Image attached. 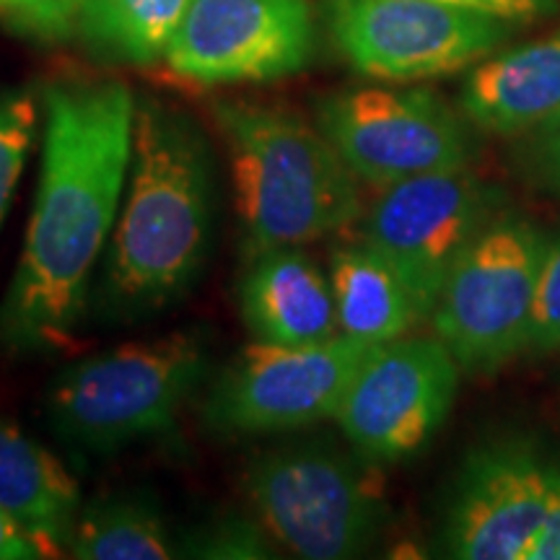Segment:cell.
Returning <instances> with one entry per match:
<instances>
[{"mask_svg": "<svg viewBox=\"0 0 560 560\" xmlns=\"http://www.w3.org/2000/svg\"><path fill=\"white\" fill-rule=\"evenodd\" d=\"M136 96L122 81H62L45 89L37 200L11 289L0 346L13 353L66 348L89 304L120 213Z\"/></svg>", "mask_w": 560, "mask_h": 560, "instance_id": "6da1fadb", "label": "cell"}, {"mask_svg": "<svg viewBox=\"0 0 560 560\" xmlns=\"http://www.w3.org/2000/svg\"><path fill=\"white\" fill-rule=\"evenodd\" d=\"M213 221L208 138L185 112L136 102L128 179L102 260V310L112 319H143L177 304L206 268Z\"/></svg>", "mask_w": 560, "mask_h": 560, "instance_id": "7a4b0ae2", "label": "cell"}, {"mask_svg": "<svg viewBox=\"0 0 560 560\" xmlns=\"http://www.w3.org/2000/svg\"><path fill=\"white\" fill-rule=\"evenodd\" d=\"M213 117L229 149L247 257L325 240L359 219V177L319 128L252 102H219Z\"/></svg>", "mask_w": 560, "mask_h": 560, "instance_id": "3957f363", "label": "cell"}, {"mask_svg": "<svg viewBox=\"0 0 560 560\" xmlns=\"http://www.w3.org/2000/svg\"><path fill=\"white\" fill-rule=\"evenodd\" d=\"M244 493L272 540L306 560L359 558L389 520L374 462L322 439L257 454Z\"/></svg>", "mask_w": 560, "mask_h": 560, "instance_id": "277c9868", "label": "cell"}, {"mask_svg": "<svg viewBox=\"0 0 560 560\" xmlns=\"http://www.w3.org/2000/svg\"><path fill=\"white\" fill-rule=\"evenodd\" d=\"M208 371L195 332H170L73 363L52 382V431L86 454L120 452L170 431Z\"/></svg>", "mask_w": 560, "mask_h": 560, "instance_id": "5b68a950", "label": "cell"}, {"mask_svg": "<svg viewBox=\"0 0 560 560\" xmlns=\"http://www.w3.org/2000/svg\"><path fill=\"white\" fill-rule=\"evenodd\" d=\"M545 244L535 223L503 215L490 221L454 265L431 322L462 371H495L529 348Z\"/></svg>", "mask_w": 560, "mask_h": 560, "instance_id": "8992f818", "label": "cell"}, {"mask_svg": "<svg viewBox=\"0 0 560 560\" xmlns=\"http://www.w3.org/2000/svg\"><path fill=\"white\" fill-rule=\"evenodd\" d=\"M374 342L348 335L314 346L244 348L208 389L202 418L223 436L296 431L335 418Z\"/></svg>", "mask_w": 560, "mask_h": 560, "instance_id": "52a82bcc", "label": "cell"}, {"mask_svg": "<svg viewBox=\"0 0 560 560\" xmlns=\"http://www.w3.org/2000/svg\"><path fill=\"white\" fill-rule=\"evenodd\" d=\"M317 128L361 182L384 190L423 174L467 170L472 140L444 100L423 89H355L327 96Z\"/></svg>", "mask_w": 560, "mask_h": 560, "instance_id": "ba28073f", "label": "cell"}, {"mask_svg": "<svg viewBox=\"0 0 560 560\" xmlns=\"http://www.w3.org/2000/svg\"><path fill=\"white\" fill-rule=\"evenodd\" d=\"M327 16L350 66L397 83L457 73L509 37V21L444 0H330Z\"/></svg>", "mask_w": 560, "mask_h": 560, "instance_id": "9c48e42d", "label": "cell"}, {"mask_svg": "<svg viewBox=\"0 0 560 560\" xmlns=\"http://www.w3.org/2000/svg\"><path fill=\"white\" fill-rule=\"evenodd\" d=\"M499 192L467 170L423 174L384 187L363 223V242L400 272L429 319L446 278L495 219Z\"/></svg>", "mask_w": 560, "mask_h": 560, "instance_id": "30bf717a", "label": "cell"}, {"mask_svg": "<svg viewBox=\"0 0 560 560\" xmlns=\"http://www.w3.org/2000/svg\"><path fill=\"white\" fill-rule=\"evenodd\" d=\"M459 371L441 338L380 342L335 412L342 436L374 465L412 457L452 412Z\"/></svg>", "mask_w": 560, "mask_h": 560, "instance_id": "8fae6325", "label": "cell"}, {"mask_svg": "<svg viewBox=\"0 0 560 560\" xmlns=\"http://www.w3.org/2000/svg\"><path fill=\"white\" fill-rule=\"evenodd\" d=\"M312 55L310 0H192L164 60L179 79L215 86L285 79Z\"/></svg>", "mask_w": 560, "mask_h": 560, "instance_id": "7c38bea8", "label": "cell"}, {"mask_svg": "<svg viewBox=\"0 0 560 560\" xmlns=\"http://www.w3.org/2000/svg\"><path fill=\"white\" fill-rule=\"evenodd\" d=\"M550 457L511 436L467 457L446 511L444 545L462 560H524L548 501Z\"/></svg>", "mask_w": 560, "mask_h": 560, "instance_id": "4fadbf2b", "label": "cell"}, {"mask_svg": "<svg viewBox=\"0 0 560 560\" xmlns=\"http://www.w3.org/2000/svg\"><path fill=\"white\" fill-rule=\"evenodd\" d=\"M240 314L252 338L268 346H314L342 335L330 276L299 247L247 257Z\"/></svg>", "mask_w": 560, "mask_h": 560, "instance_id": "5bb4252c", "label": "cell"}, {"mask_svg": "<svg viewBox=\"0 0 560 560\" xmlns=\"http://www.w3.org/2000/svg\"><path fill=\"white\" fill-rule=\"evenodd\" d=\"M462 109L495 136H522L560 120V32L480 62Z\"/></svg>", "mask_w": 560, "mask_h": 560, "instance_id": "9a60e30c", "label": "cell"}, {"mask_svg": "<svg viewBox=\"0 0 560 560\" xmlns=\"http://www.w3.org/2000/svg\"><path fill=\"white\" fill-rule=\"evenodd\" d=\"M0 506L60 556L81 514L79 482L62 462L0 416Z\"/></svg>", "mask_w": 560, "mask_h": 560, "instance_id": "2e32d148", "label": "cell"}, {"mask_svg": "<svg viewBox=\"0 0 560 560\" xmlns=\"http://www.w3.org/2000/svg\"><path fill=\"white\" fill-rule=\"evenodd\" d=\"M330 285L340 332L348 338L380 346L425 319L400 272L366 242L332 252Z\"/></svg>", "mask_w": 560, "mask_h": 560, "instance_id": "e0dca14e", "label": "cell"}, {"mask_svg": "<svg viewBox=\"0 0 560 560\" xmlns=\"http://www.w3.org/2000/svg\"><path fill=\"white\" fill-rule=\"evenodd\" d=\"M192 0H89L81 34L96 55L149 66L164 58Z\"/></svg>", "mask_w": 560, "mask_h": 560, "instance_id": "ac0fdd59", "label": "cell"}, {"mask_svg": "<svg viewBox=\"0 0 560 560\" xmlns=\"http://www.w3.org/2000/svg\"><path fill=\"white\" fill-rule=\"evenodd\" d=\"M68 552L79 560H170L177 556L161 514L138 495H107L83 506Z\"/></svg>", "mask_w": 560, "mask_h": 560, "instance_id": "d6986e66", "label": "cell"}, {"mask_svg": "<svg viewBox=\"0 0 560 560\" xmlns=\"http://www.w3.org/2000/svg\"><path fill=\"white\" fill-rule=\"evenodd\" d=\"M37 120V102L30 91H0V226H3L13 192L30 159Z\"/></svg>", "mask_w": 560, "mask_h": 560, "instance_id": "ffe728a7", "label": "cell"}, {"mask_svg": "<svg viewBox=\"0 0 560 560\" xmlns=\"http://www.w3.org/2000/svg\"><path fill=\"white\" fill-rule=\"evenodd\" d=\"M270 532L260 520L247 516H219L210 524L195 529L182 545V556L213 558V560H260L272 558Z\"/></svg>", "mask_w": 560, "mask_h": 560, "instance_id": "44dd1931", "label": "cell"}, {"mask_svg": "<svg viewBox=\"0 0 560 560\" xmlns=\"http://www.w3.org/2000/svg\"><path fill=\"white\" fill-rule=\"evenodd\" d=\"M89 0H0V24L39 42H62L81 32Z\"/></svg>", "mask_w": 560, "mask_h": 560, "instance_id": "7402d4cb", "label": "cell"}, {"mask_svg": "<svg viewBox=\"0 0 560 560\" xmlns=\"http://www.w3.org/2000/svg\"><path fill=\"white\" fill-rule=\"evenodd\" d=\"M560 348V234L545 244L529 319V350Z\"/></svg>", "mask_w": 560, "mask_h": 560, "instance_id": "603a6c76", "label": "cell"}, {"mask_svg": "<svg viewBox=\"0 0 560 560\" xmlns=\"http://www.w3.org/2000/svg\"><path fill=\"white\" fill-rule=\"evenodd\" d=\"M527 149L522 151L524 170L545 190L560 198V120L532 130Z\"/></svg>", "mask_w": 560, "mask_h": 560, "instance_id": "cb8c5ba5", "label": "cell"}, {"mask_svg": "<svg viewBox=\"0 0 560 560\" xmlns=\"http://www.w3.org/2000/svg\"><path fill=\"white\" fill-rule=\"evenodd\" d=\"M524 560H560V459L550 462L548 501H545L542 522L532 537Z\"/></svg>", "mask_w": 560, "mask_h": 560, "instance_id": "d4e9b609", "label": "cell"}, {"mask_svg": "<svg viewBox=\"0 0 560 560\" xmlns=\"http://www.w3.org/2000/svg\"><path fill=\"white\" fill-rule=\"evenodd\" d=\"M52 558V552L42 545L16 516L0 506V560H39Z\"/></svg>", "mask_w": 560, "mask_h": 560, "instance_id": "484cf974", "label": "cell"}, {"mask_svg": "<svg viewBox=\"0 0 560 560\" xmlns=\"http://www.w3.org/2000/svg\"><path fill=\"white\" fill-rule=\"evenodd\" d=\"M444 3L490 13L503 21H532L548 16L556 9V0H444Z\"/></svg>", "mask_w": 560, "mask_h": 560, "instance_id": "4316f807", "label": "cell"}]
</instances>
